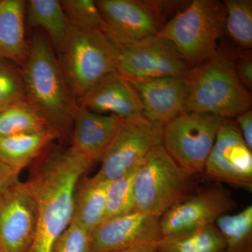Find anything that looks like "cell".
<instances>
[{
  "mask_svg": "<svg viewBox=\"0 0 252 252\" xmlns=\"http://www.w3.org/2000/svg\"><path fill=\"white\" fill-rule=\"evenodd\" d=\"M225 243L216 225L162 237L157 252H222Z\"/></svg>",
  "mask_w": 252,
  "mask_h": 252,
  "instance_id": "obj_22",
  "label": "cell"
},
{
  "mask_svg": "<svg viewBox=\"0 0 252 252\" xmlns=\"http://www.w3.org/2000/svg\"><path fill=\"white\" fill-rule=\"evenodd\" d=\"M51 252H91V232L71 223L55 242Z\"/></svg>",
  "mask_w": 252,
  "mask_h": 252,
  "instance_id": "obj_29",
  "label": "cell"
},
{
  "mask_svg": "<svg viewBox=\"0 0 252 252\" xmlns=\"http://www.w3.org/2000/svg\"><path fill=\"white\" fill-rule=\"evenodd\" d=\"M60 137L56 131L48 130L0 138V158L19 175Z\"/></svg>",
  "mask_w": 252,
  "mask_h": 252,
  "instance_id": "obj_20",
  "label": "cell"
},
{
  "mask_svg": "<svg viewBox=\"0 0 252 252\" xmlns=\"http://www.w3.org/2000/svg\"><path fill=\"white\" fill-rule=\"evenodd\" d=\"M216 226L225 240L222 252H252V206L220 217Z\"/></svg>",
  "mask_w": 252,
  "mask_h": 252,
  "instance_id": "obj_25",
  "label": "cell"
},
{
  "mask_svg": "<svg viewBox=\"0 0 252 252\" xmlns=\"http://www.w3.org/2000/svg\"><path fill=\"white\" fill-rule=\"evenodd\" d=\"M108 252H157L155 246L152 245H138V246L130 247L121 250H114Z\"/></svg>",
  "mask_w": 252,
  "mask_h": 252,
  "instance_id": "obj_33",
  "label": "cell"
},
{
  "mask_svg": "<svg viewBox=\"0 0 252 252\" xmlns=\"http://www.w3.org/2000/svg\"><path fill=\"white\" fill-rule=\"evenodd\" d=\"M61 5L69 24L81 30H102L103 21L95 1L63 0Z\"/></svg>",
  "mask_w": 252,
  "mask_h": 252,
  "instance_id": "obj_28",
  "label": "cell"
},
{
  "mask_svg": "<svg viewBox=\"0 0 252 252\" xmlns=\"http://www.w3.org/2000/svg\"><path fill=\"white\" fill-rule=\"evenodd\" d=\"M54 129L26 100L16 102L0 112V138Z\"/></svg>",
  "mask_w": 252,
  "mask_h": 252,
  "instance_id": "obj_24",
  "label": "cell"
},
{
  "mask_svg": "<svg viewBox=\"0 0 252 252\" xmlns=\"http://www.w3.org/2000/svg\"><path fill=\"white\" fill-rule=\"evenodd\" d=\"M26 100L21 68L0 56V112Z\"/></svg>",
  "mask_w": 252,
  "mask_h": 252,
  "instance_id": "obj_27",
  "label": "cell"
},
{
  "mask_svg": "<svg viewBox=\"0 0 252 252\" xmlns=\"http://www.w3.org/2000/svg\"><path fill=\"white\" fill-rule=\"evenodd\" d=\"M124 119L97 114L77 107L74 114L71 147L88 161H101Z\"/></svg>",
  "mask_w": 252,
  "mask_h": 252,
  "instance_id": "obj_17",
  "label": "cell"
},
{
  "mask_svg": "<svg viewBox=\"0 0 252 252\" xmlns=\"http://www.w3.org/2000/svg\"><path fill=\"white\" fill-rule=\"evenodd\" d=\"M26 2L29 26L44 29L50 40L61 52L67 40L70 25L61 1L31 0Z\"/></svg>",
  "mask_w": 252,
  "mask_h": 252,
  "instance_id": "obj_21",
  "label": "cell"
},
{
  "mask_svg": "<svg viewBox=\"0 0 252 252\" xmlns=\"http://www.w3.org/2000/svg\"><path fill=\"white\" fill-rule=\"evenodd\" d=\"M119 50L117 72L126 79L187 77L192 69L171 41L158 35Z\"/></svg>",
  "mask_w": 252,
  "mask_h": 252,
  "instance_id": "obj_10",
  "label": "cell"
},
{
  "mask_svg": "<svg viewBox=\"0 0 252 252\" xmlns=\"http://www.w3.org/2000/svg\"><path fill=\"white\" fill-rule=\"evenodd\" d=\"M162 238L160 219L132 211L103 220L91 231V252H108L138 245L156 246Z\"/></svg>",
  "mask_w": 252,
  "mask_h": 252,
  "instance_id": "obj_14",
  "label": "cell"
},
{
  "mask_svg": "<svg viewBox=\"0 0 252 252\" xmlns=\"http://www.w3.org/2000/svg\"><path fill=\"white\" fill-rule=\"evenodd\" d=\"M223 121L211 113L182 112L163 127L162 145L190 175L204 173Z\"/></svg>",
  "mask_w": 252,
  "mask_h": 252,
  "instance_id": "obj_8",
  "label": "cell"
},
{
  "mask_svg": "<svg viewBox=\"0 0 252 252\" xmlns=\"http://www.w3.org/2000/svg\"><path fill=\"white\" fill-rule=\"evenodd\" d=\"M225 21L223 1L194 0L174 15L157 35L171 41L193 68L216 54L224 38Z\"/></svg>",
  "mask_w": 252,
  "mask_h": 252,
  "instance_id": "obj_4",
  "label": "cell"
},
{
  "mask_svg": "<svg viewBox=\"0 0 252 252\" xmlns=\"http://www.w3.org/2000/svg\"><path fill=\"white\" fill-rule=\"evenodd\" d=\"M37 207L31 186L17 179L0 193V248L28 252L35 236Z\"/></svg>",
  "mask_w": 252,
  "mask_h": 252,
  "instance_id": "obj_11",
  "label": "cell"
},
{
  "mask_svg": "<svg viewBox=\"0 0 252 252\" xmlns=\"http://www.w3.org/2000/svg\"><path fill=\"white\" fill-rule=\"evenodd\" d=\"M0 252H5L4 250H2L1 248H0Z\"/></svg>",
  "mask_w": 252,
  "mask_h": 252,
  "instance_id": "obj_34",
  "label": "cell"
},
{
  "mask_svg": "<svg viewBox=\"0 0 252 252\" xmlns=\"http://www.w3.org/2000/svg\"><path fill=\"white\" fill-rule=\"evenodd\" d=\"M252 151L243 140L233 119H223L204 173L217 182L252 191Z\"/></svg>",
  "mask_w": 252,
  "mask_h": 252,
  "instance_id": "obj_12",
  "label": "cell"
},
{
  "mask_svg": "<svg viewBox=\"0 0 252 252\" xmlns=\"http://www.w3.org/2000/svg\"><path fill=\"white\" fill-rule=\"evenodd\" d=\"M235 70L239 81L244 87L252 91V54L250 51H237L235 61Z\"/></svg>",
  "mask_w": 252,
  "mask_h": 252,
  "instance_id": "obj_30",
  "label": "cell"
},
{
  "mask_svg": "<svg viewBox=\"0 0 252 252\" xmlns=\"http://www.w3.org/2000/svg\"><path fill=\"white\" fill-rule=\"evenodd\" d=\"M162 130L144 116L124 119L96 175L109 182L135 170L152 149L161 145Z\"/></svg>",
  "mask_w": 252,
  "mask_h": 252,
  "instance_id": "obj_9",
  "label": "cell"
},
{
  "mask_svg": "<svg viewBox=\"0 0 252 252\" xmlns=\"http://www.w3.org/2000/svg\"><path fill=\"white\" fill-rule=\"evenodd\" d=\"M21 72L26 100L61 137L72 135L78 106L49 39L41 33L32 38Z\"/></svg>",
  "mask_w": 252,
  "mask_h": 252,
  "instance_id": "obj_2",
  "label": "cell"
},
{
  "mask_svg": "<svg viewBox=\"0 0 252 252\" xmlns=\"http://www.w3.org/2000/svg\"><path fill=\"white\" fill-rule=\"evenodd\" d=\"M127 79L138 94L143 115L154 124L164 127L185 112L189 94L187 77Z\"/></svg>",
  "mask_w": 252,
  "mask_h": 252,
  "instance_id": "obj_15",
  "label": "cell"
},
{
  "mask_svg": "<svg viewBox=\"0 0 252 252\" xmlns=\"http://www.w3.org/2000/svg\"><path fill=\"white\" fill-rule=\"evenodd\" d=\"M94 164L72 147H54L31 172L28 183L36 201L35 236L28 252H51L72 221L76 189Z\"/></svg>",
  "mask_w": 252,
  "mask_h": 252,
  "instance_id": "obj_1",
  "label": "cell"
},
{
  "mask_svg": "<svg viewBox=\"0 0 252 252\" xmlns=\"http://www.w3.org/2000/svg\"><path fill=\"white\" fill-rule=\"evenodd\" d=\"M107 183L97 175L81 178L76 189L72 223L91 233L105 220Z\"/></svg>",
  "mask_w": 252,
  "mask_h": 252,
  "instance_id": "obj_19",
  "label": "cell"
},
{
  "mask_svg": "<svg viewBox=\"0 0 252 252\" xmlns=\"http://www.w3.org/2000/svg\"><path fill=\"white\" fill-rule=\"evenodd\" d=\"M78 107L122 119L143 115L138 94L130 81L118 72L101 79L79 101Z\"/></svg>",
  "mask_w": 252,
  "mask_h": 252,
  "instance_id": "obj_16",
  "label": "cell"
},
{
  "mask_svg": "<svg viewBox=\"0 0 252 252\" xmlns=\"http://www.w3.org/2000/svg\"><path fill=\"white\" fill-rule=\"evenodd\" d=\"M18 175L0 158V193L10 184L18 179Z\"/></svg>",
  "mask_w": 252,
  "mask_h": 252,
  "instance_id": "obj_32",
  "label": "cell"
},
{
  "mask_svg": "<svg viewBox=\"0 0 252 252\" xmlns=\"http://www.w3.org/2000/svg\"><path fill=\"white\" fill-rule=\"evenodd\" d=\"M192 177L175 162L162 144L154 147L141 162L136 172V210L160 219L167 210L189 196Z\"/></svg>",
  "mask_w": 252,
  "mask_h": 252,
  "instance_id": "obj_6",
  "label": "cell"
},
{
  "mask_svg": "<svg viewBox=\"0 0 252 252\" xmlns=\"http://www.w3.org/2000/svg\"><path fill=\"white\" fill-rule=\"evenodd\" d=\"M61 53L63 74L77 104L101 79L117 72L120 50L102 30L70 26Z\"/></svg>",
  "mask_w": 252,
  "mask_h": 252,
  "instance_id": "obj_5",
  "label": "cell"
},
{
  "mask_svg": "<svg viewBox=\"0 0 252 252\" xmlns=\"http://www.w3.org/2000/svg\"><path fill=\"white\" fill-rule=\"evenodd\" d=\"M103 31L119 48L157 35L187 6L183 1L98 0Z\"/></svg>",
  "mask_w": 252,
  "mask_h": 252,
  "instance_id": "obj_7",
  "label": "cell"
},
{
  "mask_svg": "<svg viewBox=\"0 0 252 252\" xmlns=\"http://www.w3.org/2000/svg\"><path fill=\"white\" fill-rule=\"evenodd\" d=\"M23 0L0 1V56L22 68L27 60L29 44L25 34Z\"/></svg>",
  "mask_w": 252,
  "mask_h": 252,
  "instance_id": "obj_18",
  "label": "cell"
},
{
  "mask_svg": "<svg viewBox=\"0 0 252 252\" xmlns=\"http://www.w3.org/2000/svg\"><path fill=\"white\" fill-rule=\"evenodd\" d=\"M236 206L231 194L221 185L203 189L189 195L160 217L162 237L215 225Z\"/></svg>",
  "mask_w": 252,
  "mask_h": 252,
  "instance_id": "obj_13",
  "label": "cell"
},
{
  "mask_svg": "<svg viewBox=\"0 0 252 252\" xmlns=\"http://www.w3.org/2000/svg\"><path fill=\"white\" fill-rule=\"evenodd\" d=\"M243 140L252 150V110L239 114L233 119Z\"/></svg>",
  "mask_w": 252,
  "mask_h": 252,
  "instance_id": "obj_31",
  "label": "cell"
},
{
  "mask_svg": "<svg viewBox=\"0 0 252 252\" xmlns=\"http://www.w3.org/2000/svg\"><path fill=\"white\" fill-rule=\"evenodd\" d=\"M236 50L220 44L216 54L192 68L187 79L189 94L185 112H207L234 119L252 109V93L235 70Z\"/></svg>",
  "mask_w": 252,
  "mask_h": 252,
  "instance_id": "obj_3",
  "label": "cell"
},
{
  "mask_svg": "<svg viewBox=\"0 0 252 252\" xmlns=\"http://www.w3.org/2000/svg\"><path fill=\"white\" fill-rule=\"evenodd\" d=\"M137 168L107 183L105 220L136 210L134 180Z\"/></svg>",
  "mask_w": 252,
  "mask_h": 252,
  "instance_id": "obj_26",
  "label": "cell"
},
{
  "mask_svg": "<svg viewBox=\"0 0 252 252\" xmlns=\"http://www.w3.org/2000/svg\"><path fill=\"white\" fill-rule=\"evenodd\" d=\"M224 37L226 44L236 51L252 49V0H225Z\"/></svg>",
  "mask_w": 252,
  "mask_h": 252,
  "instance_id": "obj_23",
  "label": "cell"
}]
</instances>
